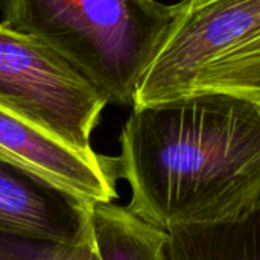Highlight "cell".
<instances>
[{
    "mask_svg": "<svg viewBox=\"0 0 260 260\" xmlns=\"http://www.w3.org/2000/svg\"><path fill=\"white\" fill-rule=\"evenodd\" d=\"M254 99H260V91L256 94V96H254Z\"/></svg>",
    "mask_w": 260,
    "mask_h": 260,
    "instance_id": "cell-12",
    "label": "cell"
},
{
    "mask_svg": "<svg viewBox=\"0 0 260 260\" xmlns=\"http://www.w3.org/2000/svg\"><path fill=\"white\" fill-rule=\"evenodd\" d=\"M200 91L254 98L260 91V32L245 38L203 69L189 94Z\"/></svg>",
    "mask_w": 260,
    "mask_h": 260,
    "instance_id": "cell-9",
    "label": "cell"
},
{
    "mask_svg": "<svg viewBox=\"0 0 260 260\" xmlns=\"http://www.w3.org/2000/svg\"><path fill=\"white\" fill-rule=\"evenodd\" d=\"M0 260H99L90 242L66 244L0 230Z\"/></svg>",
    "mask_w": 260,
    "mask_h": 260,
    "instance_id": "cell-10",
    "label": "cell"
},
{
    "mask_svg": "<svg viewBox=\"0 0 260 260\" xmlns=\"http://www.w3.org/2000/svg\"><path fill=\"white\" fill-rule=\"evenodd\" d=\"M90 244L99 260H168V232L143 221L128 207L93 203Z\"/></svg>",
    "mask_w": 260,
    "mask_h": 260,
    "instance_id": "cell-7",
    "label": "cell"
},
{
    "mask_svg": "<svg viewBox=\"0 0 260 260\" xmlns=\"http://www.w3.org/2000/svg\"><path fill=\"white\" fill-rule=\"evenodd\" d=\"M0 157L90 203H113L119 157L79 149L0 105Z\"/></svg>",
    "mask_w": 260,
    "mask_h": 260,
    "instance_id": "cell-5",
    "label": "cell"
},
{
    "mask_svg": "<svg viewBox=\"0 0 260 260\" xmlns=\"http://www.w3.org/2000/svg\"><path fill=\"white\" fill-rule=\"evenodd\" d=\"M260 32V17H259V20H257V27H256V32H254V34H259ZM254 34H253V35H254Z\"/></svg>",
    "mask_w": 260,
    "mask_h": 260,
    "instance_id": "cell-11",
    "label": "cell"
},
{
    "mask_svg": "<svg viewBox=\"0 0 260 260\" xmlns=\"http://www.w3.org/2000/svg\"><path fill=\"white\" fill-rule=\"evenodd\" d=\"M107 99L69 61L38 40L0 23V105L79 149Z\"/></svg>",
    "mask_w": 260,
    "mask_h": 260,
    "instance_id": "cell-3",
    "label": "cell"
},
{
    "mask_svg": "<svg viewBox=\"0 0 260 260\" xmlns=\"http://www.w3.org/2000/svg\"><path fill=\"white\" fill-rule=\"evenodd\" d=\"M166 256L168 260H260V209L233 222L169 230Z\"/></svg>",
    "mask_w": 260,
    "mask_h": 260,
    "instance_id": "cell-8",
    "label": "cell"
},
{
    "mask_svg": "<svg viewBox=\"0 0 260 260\" xmlns=\"http://www.w3.org/2000/svg\"><path fill=\"white\" fill-rule=\"evenodd\" d=\"M120 145L126 207L165 232L260 209V99L200 91L133 108Z\"/></svg>",
    "mask_w": 260,
    "mask_h": 260,
    "instance_id": "cell-1",
    "label": "cell"
},
{
    "mask_svg": "<svg viewBox=\"0 0 260 260\" xmlns=\"http://www.w3.org/2000/svg\"><path fill=\"white\" fill-rule=\"evenodd\" d=\"M2 23L49 46L110 104L136 91L168 35L177 5L157 0H0Z\"/></svg>",
    "mask_w": 260,
    "mask_h": 260,
    "instance_id": "cell-2",
    "label": "cell"
},
{
    "mask_svg": "<svg viewBox=\"0 0 260 260\" xmlns=\"http://www.w3.org/2000/svg\"><path fill=\"white\" fill-rule=\"evenodd\" d=\"M260 0H183L133 108L187 96L203 69L256 32Z\"/></svg>",
    "mask_w": 260,
    "mask_h": 260,
    "instance_id": "cell-4",
    "label": "cell"
},
{
    "mask_svg": "<svg viewBox=\"0 0 260 260\" xmlns=\"http://www.w3.org/2000/svg\"><path fill=\"white\" fill-rule=\"evenodd\" d=\"M91 204L0 157V230L85 244Z\"/></svg>",
    "mask_w": 260,
    "mask_h": 260,
    "instance_id": "cell-6",
    "label": "cell"
}]
</instances>
